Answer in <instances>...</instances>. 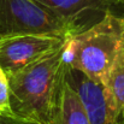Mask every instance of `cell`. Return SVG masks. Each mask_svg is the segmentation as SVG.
Masks as SVG:
<instances>
[{
	"label": "cell",
	"mask_w": 124,
	"mask_h": 124,
	"mask_svg": "<svg viewBox=\"0 0 124 124\" xmlns=\"http://www.w3.org/2000/svg\"><path fill=\"white\" fill-rule=\"evenodd\" d=\"M66 81L78 93L89 124H122L123 119L118 108L104 84L94 82L70 65L66 71Z\"/></svg>",
	"instance_id": "obj_5"
},
{
	"label": "cell",
	"mask_w": 124,
	"mask_h": 124,
	"mask_svg": "<svg viewBox=\"0 0 124 124\" xmlns=\"http://www.w3.org/2000/svg\"><path fill=\"white\" fill-rule=\"evenodd\" d=\"M85 30L106 13L124 17V8L117 0H36Z\"/></svg>",
	"instance_id": "obj_6"
},
{
	"label": "cell",
	"mask_w": 124,
	"mask_h": 124,
	"mask_svg": "<svg viewBox=\"0 0 124 124\" xmlns=\"http://www.w3.org/2000/svg\"><path fill=\"white\" fill-rule=\"evenodd\" d=\"M0 116L15 117L10 107L8 78L1 68H0Z\"/></svg>",
	"instance_id": "obj_9"
},
{
	"label": "cell",
	"mask_w": 124,
	"mask_h": 124,
	"mask_svg": "<svg viewBox=\"0 0 124 124\" xmlns=\"http://www.w3.org/2000/svg\"><path fill=\"white\" fill-rule=\"evenodd\" d=\"M81 31L76 23L36 0H0V38L47 35L68 40Z\"/></svg>",
	"instance_id": "obj_3"
},
{
	"label": "cell",
	"mask_w": 124,
	"mask_h": 124,
	"mask_svg": "<svg viewBox=\"0 0 124 124\" xmlns=\"http://www.w3.org/2000/svg\"><path fill=\"white\" fill-rule=\"evenodd\" d=\"M66 42L7 77L10 107L19 121L27 124H54L69 68L64 58Z\"/></svg>",
	"instance_id": "obj_1"
},
{
	"label": "cell",
	"mask_w": 124,
	"mask_h": 124,
	"mask_svg": "<svg viewBox=\"0 0 124 124\" xmlns=\"http://www.w3.org/2000/svg\"><path fill=\"white\" fill-rule=\"evenodd\" d=\"M112 96L121 118L124 121V54L118 59L104 84Z\"/></svg>",
	"instance_id": "obj_8"
},
{
	"label": "cell",
	"mask_w": 124,
	"mask_h": 124,
	"mask_svg": "<svg viewBox=\"0 0 124 124\" xmlns=\"http://www.w3.org/2000/svg\"><path fill=\"white\" fill-rule=\"evenodd\" d=\"M117 1H118V4L124 8V0H117Z\"/></svg>",
	"instance_id": "obj_11"
},
{
	"label": "cell",
	"mask_w": 124,
	"mask_h": 124,
	"mask_svg": "<svg viewBox=\"0 0 124 124\" xmlns=\"http://www.w3.org/2000/svg\"><path fill=\"white\" fill-rule=\"evenodd\" d=\"M68 40L47 35H13L0 38V68L7 77L15 75L54 52Z\"/></svg>",
	"instance_id": "obj_4"
},
{
	"label": "cell",
	"mask_w": 124,
	"mask_h": 124,
	"mask_svg": "<svg viewBox=\"0 0 124 124\" xmlns=\"http://www.w3.org/2000/svg\"><path fill=\"white\" fill-rule=\"evenodd\" d=\"M54 124H89L82 100L68 81L64 84L60 106Z\"/></svg>",
	"instance_id": "obj_7"
},
{
	"label": "cell",
	"mask_w": 124,
	"mask_h": 124,
	"mask_svg": "<svg viewBox=\"0 0 124 124\" xmlns=\"http://www.w3.org/2000/svg\"><path fill=\"white\" fill-rule=\"evenodd\" d=\"M122 124H124V121H122Z\"/></svg>",
	"instance_id": "obj_12"
},
{
	"label": "cell",
	"mask_w": 124,
	"mask_h": 124,
	"mask_svg": "<svg viewBox=\"0 0 124 124\" xmlns=\"http://www.w3.org/2000/svg\"><path fill=\"white\" fill-rule=\"evenodd\" d=\"M0 124H27L19 121L16 117H8V116H0Z\"/></svg>",
	"instance_id": "obj_10"
},
{
	"label": "cell",
	"mask_w": 124,
	"mask_h": 124,
	"mask_svg": "<svg viewBox=\"0 0 124 124\" xmlns=\"http://www.w3.org/2000/svg\"><path fill=\"white\" fill-rule=\"evenodd\" d=\"M123 54L124 17L112 12L68 40L64 49L70 68L101 84Z\"/></svg>",
	"instance_id": "obj_2"
}]
</instances>
